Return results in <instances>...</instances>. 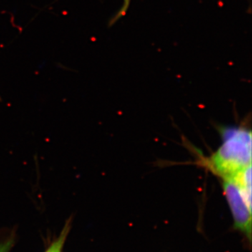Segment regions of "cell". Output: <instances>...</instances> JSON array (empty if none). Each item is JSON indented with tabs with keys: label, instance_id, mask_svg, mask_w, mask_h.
Returning a JSON list of instances; mask_svg holds the SVG:
<instances>
[{
	"label": "cell",
	"instance_id": "cell-1",
	"mask_svg": "<svg viewBox=\"0 0 252 252\" xmlns=\"http://www.w3.org/2000/svg\"><path fill=\"white\" fill-rule=\"evenodd\" d=\"M223 142L210 158L207 167L221 179L229 178L252 165V132L239 127L223 130Z\"/></svg>",
	"mask_w": 252,
	"mask_h": 252
},
{
	"label": "cell",
	"instance_id": "cell-2",
	"mask_svg": "<svg viewBox=\"0 0 252 252\" xmlns=\"http://www.w3.org/2000/svg\"><path fill=\"white\" fill-rule=\"evenodd\" d=\"M223 193L239 230L249 243L252 239V165L233 177L222 179Z\"/></svg>",
	"mask_w": 252,
	"mask_h": 252
},
{
	"label": "cell",
	"instance_id": "cell-3",
	"mask_svg": "<svg viewBox=\"0 0 252 252\" xmlns=\"http://www.w3.org/2000/svg\"><path fill=\"white\" fill-rule=\"evenodd\" d=\"M71 226H72V219L70 218L66 222L61 234L54 240V242L51 243V245H50L45 252H62L66 239H67L68 234L70 231Z\"/></svg>",
	"mask_w": 252,
	"mask_h": 252
},
{
	"label": "cell",
	"instance_id": "cell-4",
	"mask_svg": "<svg viewBox=\"0 0 252 252\" xmlns=\"http://www.w3.org/2000/svg\"><path fill=\"white\" fill-rule=\"evenodd\" d=\"M123 4L122 7L118 11L117 14L114 16V17L112 18V21H110V24H114L117 21H119L120 18L124 17L126 14H127V10L130 7V4L131 0H122Z\"/></svg>",
	"mask_w": 252,
	"mask_h": 252
},
{
	"label": "cell",
	"instance_id": "cell-5",
	"mask_svg": "<svg viewBox=\"0 0 252 252\" xmlns=\"http://www.w3.org/2000/svg\"><path fill=\"white\" fill-rule=\"evenodd\" d=\"M14 235H10L0 243V252H10L14 245Z\"/></svg>",
	"mask_w": 252,
	"mask_h": 252
},
{
	"label": "cell",
	"instance_id": "cell-6",
	"mask_svg": "<svg viewBox=\"0 0 252 252\" xmlns=\"http://www.w3.org/2000/svg\"><path fill=\"white\" fill-rule=\"evenodd\" d=\"M0 102H1V97H0Z\"/></svg>",
	"mask_w": 252,
	"mask_h": 252
}]
</instances>
